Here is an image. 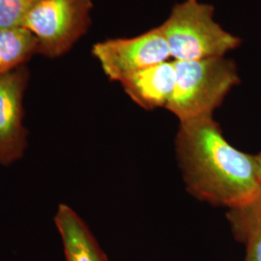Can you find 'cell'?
I'll list each match as a JSON object with an SVG mask.
<instances>
[{"instance_id":"7a4b0ae2","label":"cell","mask_w":261,"mask_h":261,"mask_svg":"<svg viewBox=\"0 0 261 261\" xmlns=\"http://www.w3.org/2000/svg\"><path fill=\"white\" fill-rule=\"evenodd\" d=\"M173 61L176 82L166 109L179 122L213 116L227 94L241 82L235 62L225 56Z\"/></svg>"},{"instance_id":"8992f818","label":"cell","mask_w":261,"mask_h":261,"mask_svg":"<svg viewBox=\"0 0 261 261\" xmlns=\"http://www.w3.org/2000/svg\"><path fill=\"white\" fill-rule=\"evenodd\" d=\"M28 81V70L22 66L0 75V165L13 164L27 149L23 94Z\"/></svg>"},{"instance_id":"ba28073f","label":"cell","mask_w":261,"mask_h":261,"mask_svg":"<svg viewBox=\"0 0 261 261\" xmlns=\"http://www.w3.org/2000/svg\"><path fill=\"white\" fill-rule=\"evenodd\" d=\"M55 222L62 240L66 261H109L93 234L71 207L60 204Z\"/></svg>"},{"instance_id":"30bf717a","label":"cell","mask_w":261,"mask_h":261,"mask_svg":"<svg viewBox=\"0 0 261 261\" xmlns=\"http://www.w3.org/2000/svg\"><path fill=\"white\" fill-rule=\"evenodd\" d=\"M37 54L34 36L24 28L0 30V75L21 67Z\"/></svg>"},{"instance_id":"6da1fadb","label":"cell","mask_w":261,"mask_h":261,"mask_svg":"<svg viewBox=\"0 0 261 261\" xmlns=\"http://www.w3.org/2000/svg\"><path fill=\"white\" fill-rule=\"evenodd\" d=\"M175 150L187 191L201 201L230 209L261 187L255 155L232 146L213 116L180 122Z\"/></svg>"},{"instance_id":"277c9868","label":"cell","mask_w":261,"mask_h":261,"mask_svg":"<svg viewBox=\"0 0 261 261\" xmlns=\"http://www.w3.org/2000/svg\"><path fill=\"white\" fill-rule=\"evenodd\" d=\"M93 0H40L23 19L37 44V54L48 58L64 56L87 32Z\"/></svg>"},{"instance_id":"3957f363","label":"cell","mask_w":261,"mask_h":261,"mask_svg":"<svg viewBox=\"0 0 261 261\" xmlns=\"http://www.w3.org/2000/svg\"><path fill=\"white\" fill-rule=\"evenodd\" d=\"M213 5L198 0L175 4L160 25L172 60L193 61L222 57L240 47L242 40L214 19Z\"/></svg>"},{"instance_id":"7c38bea8","label":"cell","mask_w":261,"mask_h":261,"mask_svg":"<svg viewBox=\"0 0 261 261\" xmlns=\"http://www.w3.org/2000/svg\"><path fill=\"white\" fill-rule=\"evenodd\" d=\"M255 157H256V160H257V163H258V165H259V168H260L261 170V153H259V154H257V155H255Z\"/></svg>"},{"instance_id":"52a82bcc","label":"cell","mask_w":261,"mask_h":261,"mask_svg":"<svg viewBox=\"0 0 261 261\" xmlns=\"http://www.w3.org/2000/svg\"><path fill=\"white\" fill-rule=\"evenodd\" d=\"M175 82L174 61L168 60L134 73L122 80L120 84L133 102L146 111H153L167 108Z\"/></svg>"},{"instance_id":"8fae6325","label":"cell","mask_w":261,"mask_h":261,"mask_svg":"<svg viewBox=\"0 0 261 261\" xmlns=\"http://www.w3.org/2000/svg\"><path fill=\"white\" fill-rule=\"evenodd\" d=\"M40 0H0V30L19 28Z\"/></svg>"},{"instance_id":"5b68a950","label":"cell","mask_w":261,"mask_h":261,"mask_svg":"<svg viewBox=\"0 0 261 261\" xmlns=\"http://www.w3.org/2000/svg\"><path fill=\"white\" fill-rule=\"evenodd\" d=\"M91 53L106 75L119 83L134 73L171 58L160 25L135 37L98 42L94 44Z\"/></svg>"},{"instance_id":"9c48e42d","label":"cell","mask_w":261,"mask_h":261,"mask_svg":"<svg viewBox=\"0 0 261 261\" xmlns=\"http://www.w3.org/2000/svg\"><path fill=\"white\" fill-rule=\"evenodd\" d=\"M226 218L234 238L246 247L244 261H261V187L245 203L227 209Z\"/></svg>"}]
</instances>
